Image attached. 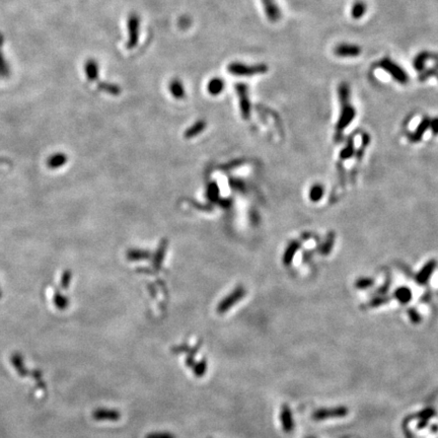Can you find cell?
Here are the masks:
<instances>
[{"mask_svg": "<svg viewBox=\"0 0 438 438\" xmlns=\"http://www.w3.org/2000/svg\"><path fill=\"white\" fill-rule=\"evenodd\" d=\"M430 77H436L438 79V67L435 66L430 69H427L426 71H422V73H420L419 75V80L423 83L429 79Z\"/></svg>", "mask_w": 438, "mask_h": 438, "instance_id": "18", "label": "cell"}, {"mask_svg": "<svg viewBox=\"0 0 438 438\" xmlns=\"http://www.w3.org/2000/svg\"><path fill=\"white\" fill-rule=\"evenodd\" d=\"M380 68H383L384 70L393 77L397 83L401 84H406L409 80L408 74L403 70L398 64H396L394 61H391L389 58H384L383 60L379 61Z\"/></svg>", "mask_w": 438, "mask_h": 438, "instance_id": "3", "label": "cell"}, {"mask_svg": "<svg viewBox=\"0 0 438 438\" xmlns=\"http://www.w3.org/2000/svg\"><path fill=\"white\" fill-rule=\"evenodd\" d=\"M267 18L271 22H276L281 18V11L275 0H261Z\"/></svg>", "mask_w": 438, "mask_h": 438, "instance_id": "6", "label": "cell"}, {"mask_svg": "<svg viewBox=\"0 0 438 438\" xmlns=\"http://www.w3.org/2000/svg\"><path fill=\"white\" fill-rule=\"evenodd\" d=\"M239 101V108L244 118H249L251 113V101L249 98V87L245 84H237L236 86Z\"/></svg>", "mask_w": 438, "mask_h": 438, "instance_id": "4", "label": "cell"}, {"mask_svg": "<svg viewBox=\"0 0 438 438\" xmlns=\"http://www.w3.org/2000/svg\"><path fill=\"white\" fill-rule=\"evenodd\" d=\"M192 368H193L194 374H195L196 376H197V377H202V376L205 375V372H206V371H207V362H206L205 359H203V360H201V361L198 362V363H195L194 366H193Z\"/></svg>", "mask_w": 438, "mask_h": 438, "instance_id": "16", "label": "cell"}, {"mask_svg": "<svg viewBox=\"0 0 438 438\" xmlns=\"http://www.w3.org/2000/svg\"><path fill=\"white\" fill-rule=\"evenodd\" d=\"M338 95L339 100L342 103V106L348 105L350 100V87L346 83H342L338 87Z\"/></svg>", "mask_w": 438, "mask_h": 438, "instance_id": "14", "label": "cell"}, {"mask_svg": "<svg viewBox=\"0 0 438 438\" xmlns=\"http://www.w3.org/2000/svg\"><path fill=\"white\" fill-rule=\"evenodd\" d=\"M140 17L136 14H130L127 19V33H128V39H127L126 48L128 50L134 49L139 43L140 38Z\"/></svg>", "mask_w": 438, "mask_h": 438, "instance_id": "2", "label": "cell"}, {"mask_svg": "<svg viewBox=\"0 0 438 438\" xmlns=\"http://www.w3.org/2000/svg\"><path fill=\"white\" fill-rule=\"evenodd\" d=\"M361 52L362 50L359 46L352 44L338 45L334 50V53L339 57H357L361 54Z\"/></svg>", "mask_w": 438, "mask_h": 438, "instance_id": "7", "label": "cell"}, {"mask_svg": "<svg viewBox=\"0 0 438 438\" xmlns=\"http://www.w3.org/2000/svg\"><path fill=\"white\" fill-rule=\"evenodd\" d=\"M93 418L97 421H113L121 419V413L115 409H97L93 412Z\"/></svg>", "mask_w": 438, "mask_h": 438, "instance_id": "5", "label": "cell"}, {"mask_svg": "<svg viewBox=\"0 0 438 438\" xmlns=\"http://www.w3.org/2000/svg\"><path fill=\"white\" fill-rule=\"evenodd\" d=\"M354 117H355L354 108L351 107L349 103L348 105L343 106L341 116H340V119L338 122V127H337L338 130L342 131L344 128H346V127H347L351 123V121L354 119Z\"/></svg>", "mask_w": 438, "mask_h": 438, "instance_id": "8", "label": "cell"}, {"mask_svg": "<svg viewBox=\"0 0 438 438\" xmlns=\"http://www.w3.org/2000/svg\"><path fill=\"white\" fill-rule=\"evenodd\" d=\"M168 90L176 100H183L186 96V90L182 80L179 78H172L168 84Z\"/></svg>", "mask_w": 438, "mask_h": 438, "instance_id": "9", "label": "cell"}, {"mask_svg": "<svg viewBox=\"0 0 438 438\" xmlns=\"http://www.w3.org/2000/svg\"><path fill=\"white\" fill-rule=\"evenodd\" d=\"M84 71L86 78L90 82H96L99 78L100 66L99 63L95 59H88L84 65Z\"/></svg>", "mask_w": 438, "mask_h": 438, "instance_id": "11", "label": "cell"}, {"mask_svg": "<svg viewBox=\"0 0 438 438\" xmlns=\"http://www.w3.org/2000/svg\"><path fill=\"white\" fill-rule=\"evenodd\" d=\"M0 296H1V293H0Z\"/></svg>", "mask_w": 438, "mask_h": 438, "instance_id": "23", "label": "cell"}, {"mask_svg": "<svg viewBox=\"0 0 438 438\" xmlns=\"http://www.w3.org/2000/svg\"><path fill=\"white\" fill-rule=\"evenodd\" d=\"M145 438H177L169 432H152L145 436Z\"/></svg>", "mask_w": 438, "mask_h": 438, "instance_id": "19", "label": "cell"}, {"mask_svg": "<svg viewBox=\"0 0 438 438\" xmlns=\"http://www.w3.org/2000/svg\"><path fill=\"white\" fill-rule=\"evenodd\" d=\"M225 87V83L221 77H213L207 84V91L211 96L220 95Z\"/></svg>", "mask_w": 438, "mask_h": 438, "instance_id": "10", "label": "cell"}, {"mask_svg": "<svg viewBox=\"0 0 438 438\" xmlns=\"http://www.w3.org/2000/svg\"><path fill=\"white\" fill-rule=\"evenodd\" d=\"M430 125L432 127V130L434 133H438V118L430 121Z\"/></svg>", "mask_w": 438, "mask_h": 438, "instance_id": "21", "label": "cell"}, {"mask_svg": "<svg viewBox=\"0 0 438 438\" xmlns=\"http://www.w3.org/2000/svg\"><path fill=\"white\" fill-rule=\"evenodd\" d=\"M432 56H433V53L428 52V51H423V52L419 53L416 56V58L414 59V62H413L414 68L416 69L417 71L422 72L424 70V68H425L426 61L432 60Z\"/></svg>", "mask_w": 438, "mask_h": 438, "instance_id": "12", "label": "cell"}, {"mask_svg": "<svg viewBox=\"0 0 438 438\" xmlns=\"http://www.w3.org/2000/svg\"><path fill=\"white\" fill-rule=\"evenodd\" d=\"M204 127H205V122L204 121H199L198 123H196L192 127V128L188 131V135H194V134L199 133L200 131H202V129H204Z\"/></svg>", "mask_w": 438, "mask_h": 438, "instance_id": "20", "label": "cell"}, {"mask_svg": "<svg viewBox=\"0 0 438 438\" xmlns=\"http://www.w3.org/2000/svg\"><path fill=\"white\" fill-rule=\"evenodd\" d=\"M66 161V157L62 154H57L52 156L49 160H48V166L52 168H59L62 165H64V163Z\"/></svg>", "mask_w": 438, "mask_h": 438, "instance_id": "17", "label": "cell"}, {"mask_svg": "<svg viewBox=\"0 0 438 438\" xmlns=\"http://www.w3.org/2000/svg\"><path fill=\"white\" fill-rule=\"evenodd\" d=\"M432 60L435 62V66L438 67V56L435 55V54H433V56H432Z\"/></svg>", "mask_w": 438, "mask_h": 438, "instance_id": "22", "label": "cell"}, {"mask_svg": "<svg viewBox=\"0 0 438 438\" xmlns=\"http://www.w3.org/2000/svg\"><path fill=\"white\" fill-rule=\"evenodd\" d=\"M366 10H367L366 4H365L363 1H357V2H355L354 5H353V7H352V10H351L352 17H353L354 19H359V18H361V17L366 14Z\"/></svg>", "mask_w": 438, "mask_h": 438, "instance_id": "15", "label": "cell"}, {"mask_svg": "<svg viewBox=\"0 0 438 438\" xmlns=\"http://www.w3.org/2000/svg\"><path fill=\"white\" fill-rule=\"evenodd\" d=\"M98 86H99L100 90L103 91V93H107L109 95H112V96H118L121 93V87L116 84L100 83Z\"/></svg>", "mask_w": 438, "mask_h": 438, "instance_id": "13", "label": "cell"}, {"mask_svg": "<svg viewBox=\"0 0 438 438\" xmlns=\"http://www.w3.org/2000/svg\"><path fill=\"white\" fill-rule=\"evenodd\" d=\"M227 70L230 74L234 76L249 77V76L265 74L269 70V67L264 63L249 65V64H246L243 62H232L228 64Z\"/></svg>", "mask_w": 438, "mask_h": 438, "instance_id": "1", "label": "cell"}]
</instances>
